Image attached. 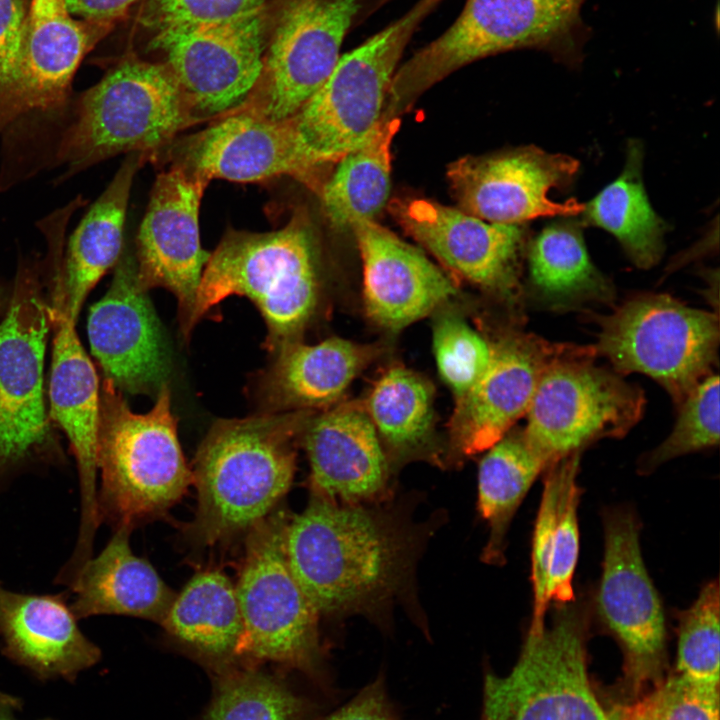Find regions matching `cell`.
<instances>
[{
    "mask_svg": "<svg viewBox=\"0 0 720 720\" xmlns=\"http://www.w3.org/2000/svg\"><path fill=\"white\" fill-rule=\"evenodd\" d=\"M289 518L278 506L246 535L235 584L244 627L242 658L245 664L272 663L322 682L320 617L287 561Z\"/></svg>",
    "mask_w": 720,
    "mask_h": 720,
    "instance_id": "obj_8",
    "label": "cell"
},
{
    "mask_svg": "<svg viewBox=\"0 0 720 720\" xmlns=\"http://www.w3.org/2000/svg\"><path fill=\"white\" fill-rule=\"evenodd\" d=\"M208 181L171 166L152 187L137 235L140 286L169 290L178 302L182 335L189 338L201 277L210 253L201 246L199 209Z\"/></svg>",
    "mask_w": 720,
    "mask_h": 720,
    "instance_id": "obj_17",
    "label": "cell"
},
{
    "mask_svg": "<svg viewBox=\"0 0 720 720\" xmlns=\"http://www.w3.org/2000/svg\"><path fill=\"white\" fill-rule=\"evenodd\" d=\"M556 607L551 625L528 631L508 674H487L481 720H619L590 684L586 604L574 599Z\"/></svg>",
    "mask_w": 720,
    "mask_h": 720,
    "instance_id": "obj_10",
    "label": "cell"
},
{
    "mask_svg": "<svg viewBox=\"0 0 720 720\" xmlns=\"http://www.w3.org/2000/svg\"><path fill=\"white\" fill-rule=\"evenodd\" d=\"M400 117L382 115L372 133L343 156L320 189L323 211L337 229H354L375 217L388 201L391 144Z\"/></svg>",
    "mask_w": 720,
    "mask_h": 720,
    "instance_id": "obj_34",
    "label": "cell"
},
{
    "mask_svg": "<svg viewBox=\"0 0 720 720\" xmlns=\"http://www.w3.org/2000/svg\"><path fill=\"white\" fill-rule=\"evenodd\" d=\"M266 0H147L149 18L158 28L237 20L265 8Z\"/></svg>",
    "mask_w": 720,
    "mask_h": 720,
    "instance_id": "obj_42",
    "label": "cell"
},
{
    "mask_svg": "<svg viewBox=\"0 0 720 720\" xmlns=\"http://www.w3.org/2000/svg\"><path fill=\"white\" fill-rule=\"evenodd\" d=\"M622 715L628 720H719V692L698 688L674 673Z\"/></svg>",
    "mask_w": 720,
    "mask_h": 720,
    "instance_id": "obj_41",
    "label": "cell"
},
{
    "mask_svg": "<svg viewBox=\"0 0 720 720\" xmlns=\"http://www.w3.org/2000/svg\"><path fill=\"white\" fill-rule=\"evenodd\" d=\"M603 526L596 611L619 642L631 676L645 679L663 665L666 624L661 599L642 557L640 522L630 508L620 506L604 512Z\"/></svg>",
    "mask_w": 720,
    "mask_h": 720,
    "instance_id": "obj_15",
    "label": "cell"
},
{
    "mask_svg": "<svg viewBox=\"0 0 720 720\" xmlns=\"http://www.w3.org/2000/svg\"><path fill=\"white\" fill-rule=\"evenodd\" d=\"M52 308L37 277L19 271L0 321V458L13 460L41 444L47 433L44 358Z\"/></svg>",
    "mask_w": 720,
    "mask_h": 720,
    "instance_id": "obj_19",
    "label": "cell"
},
{
    "mask_svg": "<svg viewBox=\"0 0 720 720\" xmlns=\"http://www.w3.org/2000/svg\"><path fill=\"white\" fill-rule=\"evenodd\" d=\"M596 356L595 346H581L539 382L522 430L547 467L600 439L624 437L643 415L642 389L595 365Z\"/></svg>",
    "mask_w": 720,
    "mask_h": 720,
    "instance_id": "obj_11",
    "label": "cell"
},
{
    "mask_svg": "<svg viewBox=\"0 0 720 720\" xmlns=\"http://www.w3.org/2000/svg\"><path fill=\"white\" fill-rule=\"evenodd\" d=\"M619 719H620V720H628V719H626L622 714L619 715Z\"/></svg>",
    "mask_w": 720,
    "mask_h": 720,
    "instance_id": "obj_47",
    "label": "cell"
},
{
    "mask_svg": "<svg viewBox=\"0 0 720 720\" xmlns=\"http://www.w3.org/2000/svg\"><path fill=\"white\" fill-rule=\"evenodd\" d=\"M137 0H66V4L76 18L107 25L123 19Z\"/></svg>",
    "mask_w": 720,
    "mask_h": 720,
    "instance_id": "obj_45",
    "label": "cell"
},
{
    "mask_svg": "<svg viewBox=\"0 0 720 720\" xmlns=\"http://www.w3.org/2000/svg\"><path fill=\"white\" fill-rule=\"evenodd\" d=\"M1 308H2V301H1V295H0V312H1Z\"/></svg>",
    "mask_w": 720,
    "mask_h": 720,
    "instance_id": "obj_48",
    "label": "cell"
},
{
    "mask_svg": "<svg viewBox=\"0 0 720 720\" xmlns=\"http://www.w3.org/2000/svg\"><path fill=\"white\" fill-rule=\"evenodd\" d=\"M432 341L439 374L458 399L489 365L492 342L454 314L438 317L433 326Z\"/></svg>",
    "mask_w": 720,
    "mask_h": 720,
    "instance_id": "obj_40",
    "label": "cell"
},
{
    "mask_svg": "<svg viewBox=\"0 0 720 720\" xmlns=\"http://www.w3.org/2000/svg\"><path fill=\"white\" fill-rule=\"evenodd\" d=\"M213 680L203 720H312L311 702L261 665H242Z\"/></svg>",
    "mask_w": 720,
    "mask_h": 720,
    "instance_id": "obj_37",
    "label": "cell"
},
{
    "mask_svg": "<svg viewBox=\"0 0 720 720\" xmlns=\"http://www.w3.org/2000/svg\"><path fill=\"white\" fill-rule=\"evenodd\" d=\"M87 331L92 354L119 391L150 393L165 385L166 345L129 252L118 260L104 297L91 307Z\"/></svg>",
    "mask_w": 720,
    "mask_h": 720,
    "instance_id": "obj_21",
    "label": "cell"
},
{
    "mask_svg": "<svg viewBox=\"0 0 720 720\" xmlns=\"http://www.w3.org/2000/svg\"><path fill=\"white\" fill-rule=\"evenodd\" d=\"M580 454L572 453L545 469L531 548L530 632L544 628L550 603L560 605L575 599L572 583L579 554Z\"/></svg>",
    "mask_w": 720,
    "mask_h": 720,
    "instance_id": "obj_27",
    "label": "cell"
},
{
    "mask_svg": "<svg viewBox=\"0 0 720 720\" xmlns=\"http://www.w3.org/2000/svg\"><path fill=\"white\" fill-rule=\"evenodd\" d=\"M111 29L76 18L66 0H31L16 76L0 91V134L32 112L63 105L82 59Z\"/></svg>",
    "mask_w": 720,
    "mask_h": 720,
    "instance_id": "obj_22",
    "label": "cell"
},
{
    "mask_svg": "<svg viewBox=\"0 0 720 720\" xmlns=\"http://www.w3.org/2000/svg\"><path fill=\"white\" fill-rule=\"evenodd\" d=\"M132 527L120 525L105 548L87 560L68 583L77 619L96 615L138 617L161 624L176 593L130 546Z\"/></svg>",
    "mask_w": 720,
    "mask_h": 720,
    "instance_id": "obj_30",
    "label": "cell"
},
{
    "mask_svg": "<svg viewBox=\"0 0 720 720\" xmlns=\"http://www.w3.org/2000/svg\"><path fill=\"white\" fill-rule=\"evenodd\" d=\"M98 496L100 519L133 526L167 512L193 484L163 385L153 408L134 413L121 391L104 378L100 389Z\"/></svg>",
    "mask_w": 720,
    "mask_h": 720,
    "instance_id": "obj_5",
    "label": "cell"
},
{
    "mask_svg": "<svg viewBox=\"0 0 720 720\" xmlns=\"http://www.w3.org/2000/svg\"><path fill=\"white\" fill-rule=\"evenodd\" d=\"M378 353L375 345L339 337L312 345L298 340L281 347L261 382L263 412L332 406Z\"/></svg>",
    "mask_w": 720,
    "mask_h": 720,
    "instance_id": "obj_28",
    "label": "cell"
},
{
    "mask_svg": "<svg viewBox=\"0 0 720 720\" xmlns=\"http://www.w3.org/2000/svg\"><path fill=\"white\" fill-rule=\"evenodd\" d=\"M311 491L340 503L388 499L392 470L364 405L341 403L311 416L302 438Z\"/></svg>",
    "mask_w": 720,
    "mask_h": 720,
    "instance_id": "obj_24",
    "label": "cell"
},
{
    "mask_svg": "<svg viewBox=\"0 0 720 720\" xmlns=\"http://www.w3.org/2000/svg\"><path fill=\"white\" fill-rule=\"evenodd\" d=\"M200 120L165 63L128 56L78 98L55 162L69 176L121 153L152 156Z\"/></svg>",
    "mask_w": 720,
    "mask_h": 720,
    "instance_id": "obj_4",
    "label": "cell"
},
{
    "mask_svg": "<svg viewBox=\"0 0 720 720\" xmlns=\"http://www.w3.org/2000/svg\"><path fill=\"white\" fill-rule=\"evenodd\" d=\"M268 30L265 7L223 23L164 26L153 44L204 120L235 110L251 93L262 71Z\"/></svg>",
    "mask_w": 720,
    "mask_h": 720,
    "instance_id": "obj_13",
    "label": "cell"
},
{
    "mask_svg": "<svg viewBox=\"0 0 720 720\" xmlns=\"http://www.w3.org/2000/svg\"><path fill=\"white\" fill-rule=\"evenodd\" d=\"M579 171L575 158L523 146L450 164L447 177L459 208L480 219L524 224L540 217L577 216L584 204L549 197L570 187Z\"/></svg>",
    "mask_w": 720,
    "mask_h": 720,
    "instance_id": "obj_14",
    "label": "cell"
},
{
    "mask_svg": "<svg viewBox=\"0 0 720 720\" xmlns=\"http://www.w3.org/2000/svg\"><path fill=\"white\" fill-rule=\"evenodd\" d=\"M20 706L21 703L17 698L0 692V720H17L14 714Z\"/></svg>",
    "mask_w": 720,
    "mask_h": 720,
    "instance_id": "obj_46",
    "label": "cell"
},
{
    "mask_svg": "<svg viewBox=\"0 0 720 720\" xmlns=\"http://www.w3.org/2000/svg\"><path fill=\"white\" fill-rule=\"evenodd\" d=\"M51 308L55 334L50 413L65 432L78 466L81 525L72 561L82 564L91 558L93 538L101 521L96 488L100 390L94 365L77 337L75 321L63 309Z\"/></svg>",
    "mask_w": 720,
    "mask_h": 720,
    "instance_id": "obj_23",
    "label": "cell"
},
{
    "mask_svg": "<svg viewBox=\"0 0 720 720\" xmlns=\"http://www.w3.org/2000/svg\"><path fill=\"white\" fill-rule=\"evenodd\" d=\"M580 347L522 331L508 332L492 342L486 370L456 399L449 424L454 454L473 456L498 442L526 415L545 372Z\"/></svg>",
    "mask_w": 720,
    "mask_h": 720,
    "instance_id": "obj_16",
    "label": "cell"
},
{
    "mask_svg": "<svg viewBox=\"0 0 720 720\" xmlns=\"http://www.w3.org/2000/svg\"><path fill=\"white\" fill-rule=\"evenodd\" d=\"M168 637L215 678L242 665L244 627L235 585L218 569L196 573L160 624Z\"/></svg>",
    "mask_w": 720,
    "mask_h": 720,
    "instance_id": "obj_29",
    "label": "cell"
},
{
    "mask_svg": "<svg viewBox=\"0 0 720 720\" xmlns=\"http://www.w3.org/2000/svg\"><path fill=\"white\" fill-rule=\"evenodd\" d=\"M678 412L669 436L640 458L639 473L649 474L671 459L719 444L718 375L711 373L705 377L680 405Z\"/></svg>",
    "mask_w": 720,
    "mask_h": 720,
    "instance_id": "obj_39",
    "label": "cell"
},
{
    "mask_svg": "<svg viewBox=\"0 0 720 720\" xmlns=\"http://www.w3.org/2000/svg\"><path fill=\"white\" fill-rule=\"evenodd\" d=\"M313 411L218 420L193 464L197 510L187 528L199 547L246 534L268 517L294 479L297 443Z\"/></svg>",
    "mask_w": 720,
    "mask_h": 720,
    "instance_id": "obj_2",
    "label": "cell"
},
{
    "mask_svg": "<svg viewBox=\"0 0 720 720\" xmlns=\"http://www.w3.org/2000/svg\"><path fill=\"white\" fill-rule=\"evenodd\" d=\"M720 592L706 583L693 604L678 614L675 674L690 684L719 692Z\"/></svg>",
    "mask_w": 720,
    "mask_h": 720,
    "instance_id": "obj_38",
    "label": "cell"
},
{
    "mask_svg": "<svg viewBox=\"0 0 720 720\" xmlns=\"http://www.w3.org/2000/svg\"><path fill=\"white\" fill-rule=\"evenodd\" d=\"M172 166L210 182H259L290 176L320 191V174L306 158L292 118L273 121L235 109L207 128L174 140Z\"/></svg>",
    "mask_w": 720,
    "mask_h": 720,
    "instance_id": "obj_20",
    "label": "cell"
},
{
    "mask_svg": "<svg viewBox=\"0 0 720 720\" xmlns=\"http://www.w3.org/2000/svg\"><path fill=\"white\" fill-rule=\"evenodd\" d=\"M319 720H399L388 697L384 680L378 678L351 700Z\"/></svg>",
    "mask_w": 720,
    "mask_h": 720,
    "instance_id": "obj_44",
    "label": "cell"
},
{
    "mask_svg": "<svg viewBox=\"0 0 720 720\" xmlns=\"http://www.w3.org/2000/svg\"><path fill=\"white\" fill-rule=\"evenodd\" d=\"M26 12L22 0H0V91L19 67Z\"/></svg>",
    "mask_w": 720,
    "mask_h": 720,
    "instance_id": "obj_43",
    "label": "cell"
},
{
    "mask_svg": "<svg viewBox=\"0 0 720 720\" xmlns=\"http://www.w3.org/2000/svg\"><path fill=\"white\" fill-rule=\"evenodd\" d=\"M340 503L311 491L289 518L285 553L317 614L380 621L395 603H415L417 563L435 520L415 522L408 504Z\"/></svg>",
    "mask_w": 720,
    "mask_h": 720,
    "instance_id": "obj_1",
    "label": "cell"
},
{
    "mask_svg": "<svg viewBox=\"0 0 720 720\" xmlns=\"http://www.w3.org/2000/svg\"><path fill=\"white\" fill-rule=\"evenodd\" d=\"M578 216L553 221L528 240L529 293L542 309L565 312L614 304L615 288L591 261Z\"/></svg>",
    "mask_w": 720,
    "mask_h": 720,
    "instance_id": "obj_32",
    "label": "cell"
},
{
    "mask_svg": "<svg viewBox=\"0 0 720 720\" xmlns=\"http://www.w3.org/2000/svg\"><path fill=\"white\" fill-rule=\"evenodd\" d=\"M148 157L138 152L127 156L69 239L63 269L56 272L53 307L75 322L87 295L120 259L133 179Z\"/></svg>",
    "mask_w": 720,
    "mask_h": 720,
    "instance_id": "obj_31",
    "label": "cell"
},
{
    "mask_svg": "<svg viewBox=\"0 0 720 720\" xmlns=\"http://www.w3.org/2000/svg\"><path fill=\"white\" fill-rule=\"evenodd\" d=\"M353 230L363 265L365 310L380 327L399 331L457 294L451 278L422 251L376 221Z\"/></svg>",
    "mask_w": 720,
    "mask_h": 720,
    "instance_id": "obj_25",
    "label": "cell"
},
{
    "mask_svg": "<svg viewBox=\"0 0 720 720\" xmlns=\"http://www.w3.org/2000/svg\"><path fill=\"white\" fill-rule=\"evenodd\" d=\"M433 400L431 383L410 369L393 366L381 375L364 408L386 447V455L389 452L396 461L433 458Z\"/></svg>",
    "mask_w": 720,
    "mask_h": 720,
    "instance_id": "obj_36",
    "label": "cell"
},
{
    "mask_svg": "<svg viewBox=\"0 0 720 720\" xmlns=\"http://www.w3.org/2000/svg\"><path fill=\"white\" fill-rule=\"evenodd\" d=\"M486 451L478 468V509L489 527L481 559L502 565L511 521L547 464L531 449L522 429H511Z\"/></svg>",
    "mask_w": 720,
    "mask_h": 720,
    "instance_id": "obj_35",
    "label": "cell"
},
{
    "mask_svg": "<svg viewBox=\"0 0 720 720\" xmlns=\"http://www.w3.org/2000/svg\"><path fill=\"white\" fill-rule=\"evenodd\" d=\"M366 0H280L260 77L236 109L273 121L293 117L326 81Z\"/></svg>",
    "mask_w": 720,
    "mask_h": 720,
    "instance_id": "obj_12",
    "label": "cell"
},
{
    "mask_svg": "<svg viewBox=\"0 0 720 720\" xmlns=\"http://www.w3.org/2000/svg\"><path fill=\"white\" fill-rule=\"evenodd\" d=\"M643 145L631 140L619 176L584 204L582 223L611 233L634 265L649 269L664 252L667 226L653 210L643 177Z\"/></svg>",
    "mask_w": 720,
    "mask_h": 720,
    "instance_id": "obj_33",
    "label": "cell"
},
{
    "mask_svg": "<svg viewBox=\"0 0 720 720\" xmlns=\"http://www.w3.org/2000/svg\"><path fill=\"white\" fill-rule=\"evenodd\" d=\"M442 0H418L362 44L340 56L322 86L293 116L300 146L321 174L376 128L406 46Z\"/></svg>",
    "mask_w": 720,
    "mask_h": 720,
    "instance_id": "obj_7",
    "label": "cell"
},
{
    "mask_svg": "<svg viewBox=\"0 0 720 720\" xmlns=\"http://www.w3.org/2000/svg\"><path fill=\"white\" fill-rule=\"evenodd\" d=\"M620 720V719H619Z\"/></svg>",
    "mask_w": 720,
    "mask_h": 720,
    "instance_id": "obj_49",
    "label": "cell"
},
{
    "mask_svg": "<svg viewBox=\"0 0 720 720\" xmlns=\"http://www.w3.org/2000/svg\"><path fill=\"white\" fill-rule=\"evenodd\" d=\"M76 620L62 595L17 593L0 583L3 652L41 680L73 681L100 660V649L82 634Z\"/></svg>",
    "mask_w": 720,
    "mask_h": 720,
    "instance_id": "obj_26",
    "label": "cell"
},
{
    "mask_svg": "<svg viewBox=\"0 0 720 720\" xmlns=\"http://www.w3.org/2000/svg\"><path fill=\"white\" fill-rule=\"evenodd\" d=\"M585 0H467L438 38L396 70L384 112L399 117L428 88L459 68L502 52L536 48L570 58Z\"/></svg>",
    "mask_w": 720,
    "mask_h": 720,
    "instance_id": "obj_6",
    "label": "cell"
},
{
    "mask_svg": "<svg viewBox=\"0 0 720 720\" xmlns=\"http://www.w3.org/2000/svg\"><path fill=\"white\" fill-rule=\"evenodd\" d=\"M312 224L297 210L269 232L229 228L203 270L191 329L229 296H245L267 326L264 347L276 353L300 340L319 303L320 279Z\"/></svg>",
    "mask_w": 720,
    "mask_h": 720,
    "instance_id": "obj_3",
    "label": "cell"
},
{
    "mask_svg": "<svg viewBox=\"0 0 720 720\" xmlns=\"http://www.w3.org/2000/svg\"><path fill=\"white\" fill-rule=\"evenodd\" d=\"M594 320L600 326L597 354L620 375L637 372L654 379L677 409L718 359V313L667 294L634 296Z\"/></svg>",
    "mask_w": 720,
    "mask_h": 720,
    "instance_id": "obj_9",
    "label": "cell"
},
{
    "mask_svg": "<svg viewBox=\"0 0 720 720\" xmlns=\"http://www.w3.org/2000/svg\"><path fill=\"white\" fill-rule=\"evenodd\" d=\"M390 210L400 226L451 271L504 299L519 296L529 240L524 224L493 223L424 199L395 200Z\"/></svg>",
    "mask_w": 720,
    "mask_h": 720,
    "instance_id": "obj_18",
    "label": "cell"
}]
</instances>
